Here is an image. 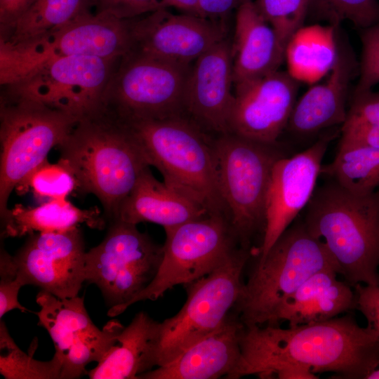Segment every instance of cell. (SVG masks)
<instances>
[{
	"label": "cell",
	"instance_id": "9a60e30c",
	"mask_svg": "<svg viewBox=\"0 0 379 379\" xmlns=\"http://www.w3.org/2000/svg\"><path fill=\"white\" fill-rule=\"evenodd\" d=\"M334 131L322 135L306 149L291 157H283L275 163L266 197L265 225L260 246L263 258L285 230L305 209L311 199L322 160Z\"/></svg>",
	"mask_w": 379,
	"mask_h": 379
},
{
	"label": "cell",
	"instance_id": "b9f144b4",
	"mask_svg": "<svg viewBox=\"0 0 379 379\" xmlns=\"http://www.w3.org/2000/svg\"><path fill=\"white\" fill-rule=\"evenodd\" d=\"M166 6H173L178 9L185 11L187 14L194 15L201 17L198 0H161Z\"/></svg>",
	"mask_w": 379,
	"mask_h": 379
},
{
	"label": "cell",
	"instance_id": "6da1fadb",
	"mask_svg": "<svg viewBox=\"0 0 379 379\" xmlns=\"http://www.w3.org/2000/svg\"><path fill=\"white\" fill-rule=\"evenodd\" d=\"M241 356L230 379L249 375L270 378L285 364L306 366L314 373L333 372L338 378L365 379L379 362V338L352 317L289 326H243Z\"/></svg>",
	"mask_w": 379,
	"mask_h": 379
},
{
	"label": "cell",
	"instance_id": "52a82bcc",
	"mask_svg": "<svg viewBox=\"0 0 379 379\" xmlns=\"http://www.w3.org/2000/svg\"><path fill=\"white\" fill-rule=\"evenodd\" d=\"M278 143V142H277ZM277 143L232 133L213 141L218 179L228 220L240 245L250 248L264 230L266 197L273 167L285 154Z\"/></svg>",
	"mask_w": 379,
	"mask_h": 379
},
{
	"label": "cell",
	"instance_id": "ac0fdd59",
	"mask_svg": "<svg viewBox=\"0 0 379 379\" xmlns=\"http://www.w3.org/2000/svg\"><path fill=\"white\" fill-rule=\"evenodd\" d=\"M298 89L295 78L279 70L236 86L230 133L260 142L277 143L295 105Z\"/></svg>",
	"mask_w": 379,
	"mask_h": 379
},
{
	"label": "cell",
	"instance_id": "60d3db41",
	"mask_svg": "<svg viewBox=\"0 0 379 379\" xmlns=\"http://www.w3.org/2000/svg\"><path fill=\"white\" fill-rule=\"evenodd\" d=\"M279 379H317L319 376L306 366L296 364H285L276 368L270 374Z\"/></svg>",
	"mask_w": 379,
	"mask_h": 379
},
{
	"label": "cell",
	"instance_id": "d4e9b609",
	"mask_svg": "<svg viewBox=\"0 0 379 379\" xmlns=\"http://www.w3.org/2000/svg\"><path fill=\"white\" fill-rule=\"evenodd\" d=\"M160 333L161 322L145 312H138L86 375L91 379H138L140 374L157 367Z\"/></svg>",
	"mask_w": 379,
	"mask_h": 379
},
{
	"label": "cell",
	"instance_id": "f35d334b",
	"mask_svg": "<svg viewBox=\"0 0 379 379\" xmlns=\"http://www.w3.org/2000/svg\"><path fill=\"white\" fill-rule=\"evenodd\" d=\"M34 0H0V34L8 30Z\"/></svg>",
	"mask_w": 379,
	"mask_h": 379
},
{
	"label": "cell",
	"instance_id": "2e32d148",
	"mask_svg": "<svg viewBox=\"0 0 379 379\" xmlns=\"http://www.w3.org/2000/svg\"><path fill=\"white\" fill-rule=\"evenodd\" d=\"M86 254L79 226L29 234L13 259L25 285L63 299L78 295L85 281Z\"/></svg>",
	"mask_w": 379,
	"mask_h": 379
},
{
	"label": "cell",
	"instance_id": "ba28073f",
	"mask_svg": "<svg viewBox=\"0 0 379 379\" xmlns=\"http://www.w3.org/2000/svg\"><path fill=\"white\" fill-rule=\"evenodd\" d=\"M163 246L136 225L109 222L103 240L86 254L85 281L95 284L115 317L152 282L163 257Z\"/></svg>",
	"mask_w": 379,
	"mask_h": 379
},
{
	"label": "cell",
	"instance_id": "4fadbf2b",
	"mask_svg": "<svg viewBox=\"0 0 379 379\" xmlns=\"http://www.w3.org/2000/svg\"><path fill=\"white\" fill-rule=\"evenodd\" d=\"M131 22V19H120L106 13H87L28 46L4 51V58L19 77L52 57L84 55L120 60L133 46Z\"/></svg>",
	"mask_w": 379,
	"mask_h": 379
},
{
	"label": "cell",
	"instance_id": "e575fe53",
	"mask_svg": "<svg viewBox=\"0 0 379 379\" xmlns=\"http://www.w3.org/2000/svg\"><path fill=\"white\" fill-rule=\"evenodd\" d=\"M166 8L161 0H95L98 13H106L120 19L131 20Z\"/></svg>",
	"mask_w": 379,
	"mask_h": 379
},
{
	"label": "cell",
	"instance_id": "484cf974",
	"mask_svg": "<svg viewBox=\"0 0 379 379\" xmlns=\"http://www.w3.org/2000/svg\"><path fill=\"white\" fill-rule=\"evenodd\" d=\"M106 218L98 207L82 209L66 199L48 200L35 207L15 204L1 222V237H20L36 232H62L86 225L102 230Z\"/></svg>",
	"mask_w": 379,
	"mask_h": 379
},
{
	"label": "cell",
	"instance_id": "44dd1931",
	"mask_svg": "<svg viewBox=\"0 0 379 379\" xmlns=\"http://www.w3.org/2000/svg\"><path fill=\"white\" fill-rule=\"evenodd\" d=\"M286 48L251 0L241 2L236 15L231 44L233 82L236 86L279 70Z\"/></svg>",
	"mask_w": 379,
	"mask_h": 379
},
{
	"label": "cell",
	"instance_id": "83f0119b",
	"mask_svg": "<svg viewBox=\"0 0 379 379\" xmlns=\"http://www.w3.org/2000/svg\"><path fill=\"white\" fill-rule=\"evenodd\" d=\"M321 174L353 193H373L379 186V147L338 149L333 161L322 165Z\"/></svg>",
	"mask_w": 379,
	"mask_h": 379
},
{
	"label": "cell",
	"instance_id": "d590c367",
	"mask_svg": "<svg viewBox=\"0 0 379 379\" xmlns=\"http://www.w3.org/2000/svg\"><path fill=\"white\" fill-rule=\"evenodd\" d=\"M355 124L379 126V91L353 95L342 126Z\"/></svg>",
	"mask_w": 379,
	"mask_h": 379
},
{
	"label": "cell",
	"instance_id": "3957f363",
	"mask_svg": "<svg viewBox=\"0 0 379 379\" xmlns=\"http://www.w3.org/2000/svg\"><path fill=\"white\" fill-rule=\"evenodd\" d=\"M308 231L326 244L345 281L379 286V201L329 179L316 187L304 209Z\"/></svg>",
	"mask_w": 379,
	"mask_h": 379
},
{
	"label": "cell",
	"instance_id": "f1b7e54d",
	"mask_svg": "<svg viewBox=\"0 0 379 379\" xmlns=\"http://www.w3.org/2000/svg\"><path fill=\"white\" fill-rule=\"evenodd\" d=\"M62 359L55 352L52 359L33 358L16 345L4 321H0V373L5 379H60Z\"/></svg>",
	"mask_w": 379,
	"mask_h": 379
},
{
	"label": "cell",
	"instance_id": "1f68e13d",
	"mask_svg": "<svg viewBox=\"0 0 379 379\" xmlns=\"http://www.w3.org/2000/svg\"><path fill=\"white\" fill-rule=\"evenodd\" d=\"M255 4L287 49L288 44L301 28L310 0H258Z\"/></svg>",
	"mask_w": 379,
	"mask_h": 379
},
{
	"label": "cell",
	"instance_id": "30bf717a",
	"mask_svg": "<svg viewBox=\"0 0 379 379\" xmlns=\"http://www.w3.org/2000/svg\"><path fill=\"white\" fill-rule=\"evenodd\" d=\"M191 69L133 51L119 60L102 104L125 120L181 116Z\"/></svg>",
	"mask_w": 379,
	"mask_h": 379
},
{
	"label": "cell",
	"instance_id": "8fae6325",
	"mask_svg": "<svg viewBox=\"0 0 379 379\" xmlns=\"http://www.w3.org/2000/svg\"><path fill=\"white\" fill-rule=\"evenodd\" d=\"M164 230L166 240L158 272L127 308L139 301L156 300L175 286L209 274L241 246L223 216L208 215Z\"/></svg>",
	"mask_w": 379,
	"mask_h": 379
},
{
	"label": "cell",
	"instance_id": "603a6c76",
	"mask_svg": "<svg viewBox=\"0 0 379 379\" xmlns=\"http://www.w3.org/2000/svg\"><path fill=\"white\" fill-rule=\"evenodd\" d=\"M206 215L208 213L201 205L159 181L148 167L119 206L114 220L136 225L150 222L166 230Z\"/></svg>",
	"mask_w": 379,
	"mask_h": 379
},
{
	"label": "cell",
	"instance_id": "7c38bea8",
	"mask_svg": "<svg viewBox=\"0 0 379 379\" xmlns=\"http://www.w3.org/2000/svg\"><path fill=\"white\" fill-rule=\"evenodd\" d=\"M119 60L84 55L52 57L1 86L79 119L102 104Z\"/></svg>",
	"mask_w": 379,
	"mask_h": 379
},
{
	"label": "cell",
	"instance_id": "836d02e7",
	"mask_svg": "<svg viewBox=\"0 0 379 379\" xmlns=\"http://www.w3.org/2000/svg\"><path fill=\"white\" fill-rule=\"evenodd\" d=\"M0 317L13 310L25 312L27 309L18 301L20 289L25 286L15 264L4 260L0 264Z\"/></svg>",
	"mask_w": 379,
	"mask_h": 379
},
{
	"label": "cell",
	"instance_id": "7402d4cb",
	"mask_svg": "<svg viewBox=\"0 0 379 379\" xmlns=\"http://www.w3.org/2000/svg\"><path fill=\"white\" fill-rule=\"evenodd\" d=\"M354 67L352 54L340 47L328 78L310 88L296 101L286 129L304 138L343 125L347 117L349 84Z\"/></svg>",
	"mask_w": 379,
	"mask_h": 379
},
{
	"label": "cell",
	"instance_id": "8d00e7d4",
	"mask_svg": "<svg viewBox=\"0 0 379 379\" xmlns=\"http://www.w3.org/2000/svg\"><path fill=\"white\" fill-rule=\"evenodd\" d=\"M354 147H379V126H342L338 149Z\"/></svg>",
	"mask_w": 379,
	"mask_h": 379
},
{
	"label": "cell",
	"instance_id": "e0dca14e",
	"mask_svg": "<svg viewBox=\"0 0 379 379\" xmlns=\"http://www.w3.org/2000/svg\"><path fill=\"white\" fill-rule=\"evenodd\" d=\"M131 51L184 65L226 37L220 23L187 13L173 15L166 8L141 20L131 19Z\"/></svg>",
	"mask_w": 379,
	"mask_h": 379
},
{
	"label": "cell",
	"instance_id": "4dcf8cb0",
	"mask_svg": "<svg viewBox=\"0 0 379 379\" xmlns=\"http://www.w3.org/2000/svg\"><path fill=\"white\" fill-rule=\"evenodd\" d=\"M309 8L332 25L347 20L365 29L379 22L378 0H310Z\"/></svg>",
	"mask_w": 379,
	"mask_h": 379
},
{
	"label": "cell",
	"instance_id": "7a4b0ae2",
	"mask_svg": "<svg viewBox=\"0 0 379 379\" xmlns=\"http://www.w3.org/2000/svg\"><path fill=\"white\" fill-rule=\"evenodd\" d=\"M57 148L77 192L95 195L109 222L149 167L128 123L103 104L81 117Z\"/></svg>",
	"mask_w": 379,
	"mask_h": 379
},
{
	"label": "cell",
	"instance_id": "9c48e42d",
	"mask_svg": "<svg viewBox=\"0 0 379 379\" xmlns=\"http://www.w3.org/2000/svg\"><path fill=\"white\" fill-rule=\"evenodd\" d=\"M251 250L240 246L220 267L184 286L187 300L174 316L161 322L157 367L218 329L234 309L242 290V272Z\"/></svg>",
	"mask_w": 379,
	"mask_h": 379
},
{
	"label": "cell",
	"instance_id": "cb8c5ba5",
	"mask_svg": "<svg viewBox=\"0 0 379 379\" xmlns=\"http://www.w3.org/2000/svg\"><path fill=\"white\" fill-rule=\"evenodd\" d=\"M333 269L320 270L305 281L278 308L270 324L289 326L326 321L356 309L354 291Z\"/></svg>",
	"mask_w": 379,
	"mask_h": 379
},
{
	"label": "cell",
	"instance_id": "5b68a950",
	"mask_svg": "<svg viewBox=\"0 0 379 379\" xmlns=\"http://www.w3.org/2000/svg\"><path fill=\"white\" fill-rule=\"evenodd\" d=\"M341 269L326 244L295 219L259 258L234 307L244 326L269 325L281 305L314 273Z\"/></svg>",
	"mask_w": 379,
	"mask_h": 379
},
{
	"label": "cell",
	"instance_id": "ee69618b",
	"mask_svg": "<svg viewBox=\"0 0 379 379\" xmlns=\"http://www.w3.org/2000/svg\"><path fill=\"white\" fill-rule=\"evenodd\" d=\"M378 197V201H379V191L377 192Z\"/></svg>",
	"mask_w": 379,
	"mask_h": 379
},
{
	"label": "cell",
	"instance_id": "74e56055",
	"mask_svg": "<svg viewBox=\"0 0 379 379\" xmlns=\"http://www.w3.org/2000/svg\"><path fill=\"white\" fill-rule=\"evenodd\" d=\"M356 309L367 320L379 338V286L357 284L354 286Z\"/></svg>",
	"mask_w": 379,
	"mask_h": 379
},
{
	"label": "cell",
	"instance_id": "f6af8a7d",
	"mask_svg": "<svg viewBox=\"0 0 379 379\" xmlns=\"http://www.w3.org/2000/svg\"><path fill=\"white\" fill-rule=\"evenodd\" d=\"M247 0H240L241 3Z\"/></svg>",
	"mask_w": 379,
	"mask_h": 379
},
{
	"label": "cell",
	"instance_id": "d6986e66",
	"mask_svg": "<svg viewBox=\"0 0 379 379\" xmlns=\"http://www.w3.org/2000/svg\"><path fill=\"white\" fill-rule=\"evenodd\" d=\"M232 84L231 44L225 39L196 60L187 82L185 111L220 135L229 133Z\"/></svg>",
	"mask_w": 379,
	"mask_h": 379
},
{
	"label": "cell",
	"instance_id": "d6a6232c",
	"mask_svg": "<svg viewBox=\"0 0 379 379\" xmlns=\"http://www.w3.org/2000/svg\"><path fill=\"white\" fill-rule=\"evenodd\" d=\"M360 77L353 95L371 91L379 83V22L364 29Z\"/></svg>",
	"mask_w": 379,
	"mask_h": 379
},
{
	"label": "cell",
	"instance_id": "5bb4252c",
	"mask_svg": "<svg viewBox=\"0 0 379 379\" xmlns=\"http://www.w3.org/2000/svg\"><path fill=\"white\" fill-rule=\"evenodd\" d=\"M36 301L38 325L49 333L55 352L62 359L60 379L79 378L86 374V366L100 361L115 343L124 327L119 321H108L98 328L90 318L84 302L78 295L59 298L41 291Z\"/></svg>",
	"mask_w": 379,
	"mask_h": 379
},
{
	"label": "cell",
	"instance_id": "277c9868",
	"mask_svg": "<svg viewBox=\"0 0 379 379\" xmlns=\"http://www.w3.org/2000/svg\"><path fill=\"white\" fill-rule=\"evenodd\" d=\"M126 121L147 164L161 173L166 185L201 205L208 215L228 220L213 141L181 116Z\"/></svg>",
	"mask_w": 379,
	"mask_h": 379
},
{
	"label": "cell",
	"instance_id": "8992f818",
	"mask_svg": "<svg viewBox=\"0 0 379 379\" xmlns=\"http://www.w3.org/2000/svg\"><path fill=\"white\" fill-rule=\"evenodd\" d=\"M79 118L1 86L0 216L6 218L11 192L49 152L65 140Z\"/></svg>",
	"mask_w": 379,
	"mask_h": 379
},
{
	"label": "cell",
	"instance_id": "ffe728a7",
	"mask_svg": "<svg viewBox=\"0 0 379 379\" xmlns=\"http://www.w3.org/2000/svg\"><path fill=\"white\" fill-rule=\"evenodd\" d=\"M243 326L238 315L230 314L215 331L169 363L140 374L138 379H230L240 359Z\"/></svg>",
	"mask_w": 379,
	"mask_h": 379
},
{
	"label": "cell",
	"instance_id": "4316f807",
	"mask_svg": "<svg viewBox=\"0 0 379 379\" xmlns=\"http://www.w3.org/2000/svg\"><path fill=\"white\" fill-rule=\"evenodd\" d=\"M93 7L95 0H34L8 30L0 34V49L28 46L90 13Z\"/></svg>",
	"mask_w": 379,
	"mask_h": 379
},
{
	"label": "cell",
	"instance_id": "f546056e",
	"mask_svg": "<svg viewBox=\"0 0 379 379\" xmlns=\"http://www.w3.org/2000/svg\"><path fill=\"white\" fill-rule=\"evenodd\" d=\"M76 178L67 164L59 159L50 163L48 159L34 169L16 187L18 194L31 192L39 200L66 199L77 192Z\"/></svg>",
	"mask_w": 379,
	"mask_h": 379
},
{
	"label": "cell",
	"instance_id": "7bdbcfd3",
	"mask_svg": "<svg viewBox=\"0 0 379 379\" xmlns=\"http://www.w3.org/2000/svg\"><path fill=\"white\" fill-rule=\"evenodd\" d=\"M365 379H379V362L368 372Z\"/></svg>",
	"mask_w": 379,
	"mask_h": 379
},
{
	"label": "cell",
	"instance_id": "ab89813d",
	"mask_svg": "<svg viewBox=\"0 0 379 379\" xmlns=\"http://www.w3.org/2000/svg\"><path fill=\"white\" fill-rule=\"evenodd\" d=\"M240 0H198L199 8L202 18H223L229 14Z\"/></svg>",
	"mask_w": 379,
	"mask_h": 379
}]
</instances>
